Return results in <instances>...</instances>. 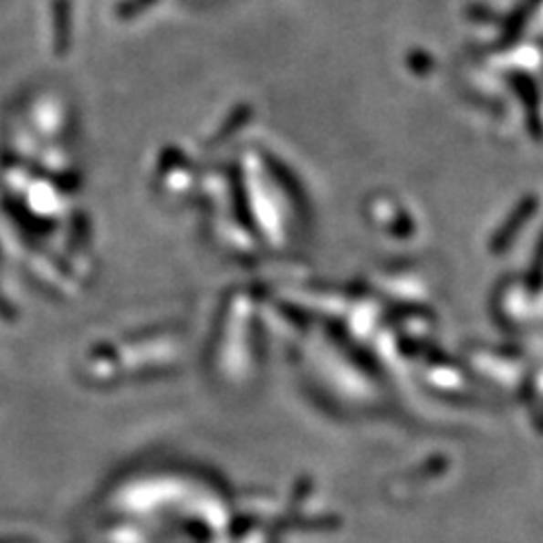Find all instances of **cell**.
Returning <instances> with one entry per match:
<instances>
[{
    "mask_svg": "<svg viewBox=\"0 0 543 543\" xmlns=\"http://www.w3.org/2000/svg\"><path fill=\"white\" fill-rule=\"evenodd\" d=\"M154 3H157V0H127V3L120 7V16H134V14L152 7Z\"/></svg>",
    "mask_w": 543,
    "mask_h": 543,
    "instance_id": "obj_1",
    "label": "cell"
}]
</instances>
